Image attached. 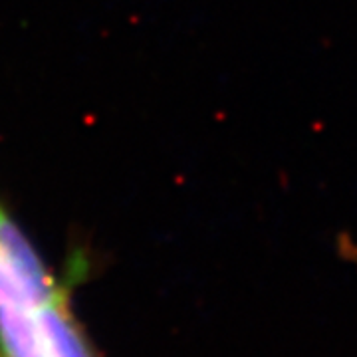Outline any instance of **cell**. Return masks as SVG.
<instances>
[{
  "label": "cell",
  "instance_id": "7a4b0ae2",
  "mask_svg": "<svg viewBox=\"0 0 357 357\" xmlns=\"http://www.w3.org/2000/svg\"><path fill=\"white\" fill-rule=\"evenodd\" d=\"M333 246H335L337 256H340L344 262L357 268V238H354L349 232H340V234L335 236Z\"/></svg>",
  "mask_w": 357,
  "mask_h": 357
},
{
  "label": "cell",
  "instance_id": "6da1fadb",
  "mask_svg": "<svg viewBox=\"0 0 357 357\" xmlns=\"http://www.w3.org/2000/svg\"><path fill=\"white\" fill-rule=\"evenodd\" d=\"M0 357H93L66 294L0 208Z\"/></svg>",
  "mask_w": 357,
  "mask_h": 357
}]
</instances>
